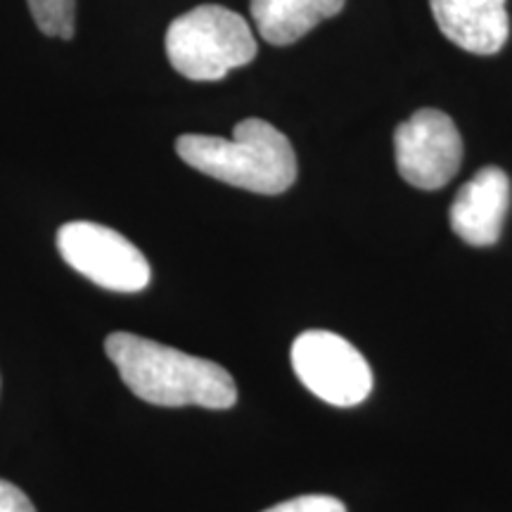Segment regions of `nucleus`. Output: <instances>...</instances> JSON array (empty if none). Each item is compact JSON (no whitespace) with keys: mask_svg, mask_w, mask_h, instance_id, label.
Returning <instances> with one entry per match:
<instances>
[{"mask_svg":"<svg viewBox=\"0 0 512 512\" xmlns=\"http://www.w3.org/2000/svg\"><path fill=\"white\" fill-rule=\"evenodd\" d=\"M105 351L126 387L152 406L226 411L238 401V387L228 370L207 358L183 354L131 332L107 337Z\"/></svg>","mask_w":512,"mask_h":512,"instance_id":"1","label":"nucleus"},{"mask_svg":"<svg viewBox=\"0 0 512 512\" xmlns=\"http://www.w3.org/2000/svg\"><path fill=\"white\" fill-rule=\"evenodd\" d=\"M176 152L200 174L259 195H280L297 181L290 138L264 119L240 121L233 138L188 133L176 140Z\"/></svg>","mask_w":512,"mask_h":512,"instance_id":"2","label":"nucleus"},{"mask_svg":"<svg viewBox=\"0 0 512 512\" xmlns=\"http://www.w3.org/2000/svg\"><path fill=\"white\" fill-rule=\"evenodd\" d=\"M57 249L76 273L105 290L131 294L150 285V261L114 228L93 221L64 223L57 230Z\"/></svg>","mask_w":512,"mask_h":512,"instance_id":"4","label":"nucleus"},{"mask_svg":"<svg viewBox=\"0 0 512 512\" xmlns=\"http://www.w3.org/2000/svg\"><path fill=\"white\" fill-rule=\"evenodd\" d=\"M0 512H36V508L22 489L0 479Z\"/></svg>","mask_w":512,"mask_h":512,"instance_id":"12","label":"nucleus"},{"mask_svg":"<svg viewBox=\"0 0 512 512\" xmlns=\"http://www.w3.org/2000/svg\"><path fill=\"white\" fill-rule=\"evenodd\" d=\"M36 27L46 36L69 41L76 31V0H27Z\"/></svg>","mask_w":512,"mask_h":512,"instance_id":"10","label":"nucleus"},{"mask_svg":"<svg viewBox=\"0 0 512 512\" xmlns=\"http://www.w3.org/2000/svg\"><path fill=\"white\" fill-rule=\"evenodd\" d=\"M396 169L420 190H439L453 181L463 162V138L446 112L418 110L394 131Z\"/></svg>","mask_w":512,"mask_h":512,"instance_id":"6","label":"nucleus"},{"mask_svg":"<svg viewBox=\"0 0 512 512\" xmlns=\"http://www.w3.org/2000/svg\"><path fill=\"white\" fill-rule=\"evenodd\" d=\"M166 57L190 81H219L256 57V38L247 19L223 5L176 17L166 29Z\"/></svg>","mask_w":512,"mask_h":512,"instance_id":"3","label":"nucleus"},{"mask_svg":"<svg viewBox=\"0 0 512 512\" xmlns=\"http://www.w3.org/2000/svg\"><path fill=\"white\" fill-rule=\"evenodd\" d=\"M512 185L501 166H484L458 190L451 204V228L465 245L491 247L503 233Z\"/></svg>","mask_w":512,"mask_h":512,"instance_id":"7","label":"nucleus"},{"mask_svg":"<svg viewBox=\"0 0 512 512\" xmlns=\"http://www.w3.org/2000/svg\"><path fill=\"white\" fill-rule=\"evenodd\" d=\"M448 41L472 55H496L510 36L508 0H430Z\"/></svg>","mask_w":512,"mask_h":512,"instance_id":"8","label":"nucleus"},{"mask_svg":"<svg viewBox=\"0 0 512 512\" xmlns=\"http://www.w3.org/2000/svg\"><path fill=\"white\" fill-rule=\"evenodd\" d=\"M347 0H252L254 24L271 46H292L323 19L342 12Z\"/></svg>","mask_w":512,"mask_h":512,"instance_id":"9","label":"nucleus"},{"mask_svg":"<svg viewBox=\"0 0 512 512\" xmlns=\"http://www.w3.org/2000/svg\"><path fill=\"white\" fill-rule=\"evenodd\" d=\"M264 512H347L344 503L335 496L325 494H311V496H297L292 501L278 503Z\"/></svg>","mask_w":512,"mask_h":512,"instance_id":"11","label":"nucleus"},{"mask_svg":"<svg viewBox=\"0 0 512 512\" xmlns=\"http://www.w3.org/2000/svg\"><path fill=\"white\" fill-rule=\"evenodd\" d=\"M292 368L318 399L358 406L373 392V370L354 344L328 330H306L292 344Z\"/></svg>","mask_w":512,"mask_h":512,"instance_id":"5","label":"nucleus"}]
</instances>
